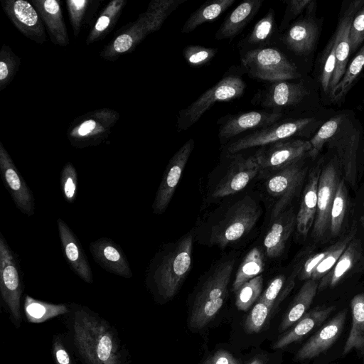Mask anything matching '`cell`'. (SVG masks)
I'll use <instances>...</instances> for the list:
<instances>
[{"label":"cell","mask_w":364,"mask_h":364,"mask_svg":"<svg viewBox=\"0 0 364 364\" xmlns=\"http://www.w3.org/2000/svg\"><path fill=\"white\" fill-rule=\"evenodd\" d=\"M73 336L86 364H122L119 341L110 326L84 309L75 311Z\"/></svg>","instance_id":"obj_1"},{"label":"cell","mask_w":364,"mask_h":364,"mask_svg":"<svg viewBox=\"0 0 364 364\" xmlns=\"http://www.w3.org/2000/svg\"><path fill=\"white\" fill-rule=\"evenodd\" d=\"M186 0H153L138 18L122 28L119 33L104 48L100 56L115 60L132 53L149 34L159 30L169 15Z\"/></svg>","instance_id":"obj_2"},{"label":"cell","mask_w":364,"mask_h":364,"mask_svg":"<svg viewBox=\"0 0 364 364\" xmlns=\"http://www.w3.org/2000/svg\"><path fill=\"white\" fill-rule=\"evenodd\" d=\"M192 249L193 235L188 233L153 259L147 278L161 298L170 299L178 292L191 269Z\"/></svg>","instance_id":"obj_3"},{"label":"cell","mask_w":364,"mask_h":364,"mask_svg":"<svg viewBox=\"0 0 364 364\" xmlns=\"http://www.w3.org/2000/svg\"><path fill=\"white\" fill-rule=\"evenodd\" d=\"M234 259L223 260L210 269L197 291L188 318L190 327L200 330L213 320L222 308L234 268Z\"/></svg>","instance_id":"obj_4"},{"label":"cell","mask_w":364,"mask_h":364,"mask_svg":"<svg viewBox=\"0 0 364 364\" xmlns=\"http://www.w3.org/2000/svg\"><path fill=\"white\" fill-rule=\"evenodd\" d=\"M241 67L248 76L266 83L299 80L296 65L275 44L240 53Z\"/></svg>","instance_id":"obj_5"},{"label":"cell","mask_w":364,"mask_h":364,"mask_svg":"<svg viewBox=\"0 0 364 364\" xmlns=\"http://www.w3.org/2000/svg\"><path fill=\"white\" fill-rule=\"evenodd\" d=\"M245 71L242 67L230 68L220 81L181 109L177 118L178 132L186 131L192 127L216 102H228L242 97L247 86L242 77Z\"/></svg>","instance_id":"obj_6"},{"label":"cell","mask_w":364,"mask_h":364,"mask_svg":"<svg viewBox=\"0 0 364 364\" xmlns=\"http://www.w3.org/2000/svg\"><path fill=\"white\" fill-rule=\"evenodd\" d=\"M315 124L314 117L283 118L229 142L225 147L226 154L232 155L245 149L259 148L296 136H304L311 134Z\"/></svg>","instance_id":"obj_7"},{"label":"cell","mask_w":364,"mask_h":364,"mask_svg":"<svg viewBox=\"0 0 364 364\" xmlns=\"http://www.w3.org/2000/svg\"><path fill=\"white\" fill-rule=\"evenodd\" d=\"M260 215L259 204L251 196H245L230 207L221 220L213 225L209 242L225 248L247 235Z\"/></svg>","instance_id":"obj_8"},{"label":"cell","mask_w":364,"mask_h":364,"mask_svg":"<svg viewBox=\"0 0 364 364\" xmlns=\"http://www.w3.org/2000/svg\"><path fill=\"white\" fill-rule=\"evenodd\" d=\"M119 119V113L104 107L89 112L76 118L67 132L73 147L82 149L103 142Z\"/></svg>","instance_id":"obj_9"},{"label":"cell","mask_w":364,"mask_h":364,"mask_svg":"<svg viewBox=\"0 0 364 364\" xmlns=\"http://www.w3.org/2000/svg\"><path fill=\"white\" fill-rule=\"evenodd\" d=\"M23 289L22 272L17 255L0 232V293L17 328L21 321V298Z\"/></svg>","instance_id":"obj_10"},{"label":"cell","mask_w":364,"mask_h":364,"mask_svg":"<svg viewBox=\"0 0 364 364\" xmlns=\"http://www.w3.org/2000/svg\"><path fill=\"white\" fill-rule=\"evenodd\" d=\"M307 168L302 160L279 170L269 172L265 186L267 192L274 200L272 219L284 212L301 186L306 175Z\"/></svg>","instance_id":"obj_11"},{"label":"cell","mask_w":364,"mask_h":364,"mask_svg":"<svg viewBox=\"0 0 364 364\" xmlns=\"http://www.w3.org/2000/svg\"><path fill=\"white\" fill-rule=\"evenodd\" d=\"M316 1H313L306 10V14L293 21L288 28L278 34L275 45L282 46L287 50L298 56H308L316 47L319 26L313 16Z\"/></svg>","instance_id":"obj_12"},{"label":"cell","mask_w":364,"mask_h":364,"mask_svg":"<svg viewBox=\"0 0 364 364\" xmlns=\"http://www.w3.org/2000/svg\"><path fill=\"white\" fill-rule=\"evenodd\" d=\"M284 115L279 110L262 109L223 116L217 122L219 139L222 144H228L240 134L266 127Z\"/></svg>","instance_id":"obj_13"},{"label":"cell","mask_w":364,"mask_h":364,"mask_svg":"<svg viewBox=\"0 0 364 364\" xmlns=\"http://www.w3.org/2000/svg\"><path fill=\"white\" fill-rule=\"evenodd\" d=\"M309 92L303 81L291 80L266 83L252 97L251 102L266 109L286 111L297 107Z\"/></svg>","instance_id":"obj_14"},{"label":"cell","mask_w":364,"mask_h":364,"mask_svg":"<svg viewBox=\"0 0 364 364\" xmlns=\"http://www.w3.org/2000/svg\"><path fill=\"white\" fill-rule=\"evenodd\" d=\"M309 141L289 139L259 147L253 154L260 172H272L302 160L311 149Z\"/></svg>","instance_id":"obj_15"},{"label":"cell","mask_w":364,"mask_h":364,"mask_svg":"<svg viewBox=\"0 0 364 364\" xmlns=\"http://www.w3.org/2000/svg\"><path fill=\"white\" fill-rule=\"evenodd\" d=\"M359 130L349 118L343 123L338 132L328 142L333 151L339 169L344 180L354 187L357 181V151L359 145Z\"/></svg>","instance_id":"obj_16"},{"label":"cell","mask_w":364,"mask_h":364,"mask_svg":"<svg viewBox=\"0 0 364 364\" xmlns=\"http://www.w3.org/2000/svg\"><path fill=\"white\" fill-rule=\"evenodd\" d=\"M338 165L335 157L321 170L318 186L317 210L313 225L312 235L321 239L329 228L330 212L339 182Z\"/></svg>","instance_id":"obj_17"},{"label":"cell","mask_w":364,"mask_h":364,"mask_svg":"<svg viewBox=\"0 0 364 364\" xmlns=\"http://www.w3.org/2000/svg\"><path fill=\"white\" fill-rule=\"evenodd\" d=\"M229 156L230 161L228 169L212 191L210 196L213 199L242 191L260 172L253 155L249 157L238 154Z\"/></svg>","instance_id":"obj_18"},{"label":"cell","mask_w":364,"mask_h":364,"mask_svg":"<svg viewBox=\"0 0 364 364\" xmlns=\"http://www.w3.org/2000/svg\"><path fill=\"white\" fill-rule=\"evenodd\" d=\"M0 172L5 188L16 208L28 216L35 213V198L11 157L0 141Z\"/></svg>","instance_id":"obj_19"},{"label":"cell","mask_w":364,"mask_h":364,"mask_svg":"<svg viewBox=\"0 0 364 364\" xmlns=\"http://www.w3.org/2000/svg\"><path fill=\"white\" fill-rule=\"evenodd\" d=\"M1 7L14 26L38 44L47 41L43 21L36 9L25 0H1Z\"/></svg>","instance_id":"obj_20"},{"label":"cell","mask_w":364,"mask_h":364,"mask_svg":"<svg viewBox=\"0 0 364 364\" xmlns=\"http://www.w3.org/2000/svg\"><path fill=\"white\" fill-rule=\"evenodd\" d=\"M193 139H188L170 159L152 205L154 214H162L166 210L193 149Z\"/></svg>","instance_id":"obj_21"},{"label":"cell","mask_w":364,"mask_h":364,"mask_svg":"<svg viewBox=\"0 0 364 364\" xmlns=\"http://www.w3.org/2000/svg\"><path fill=\"white\" fill-rule=\"evenodd\" d=\"M364 4V0L348 1L343 6L338 24L334 33L336 39V65L334 74L330 84V93L338 84L346 71L350 55V30L353 19L357 11Z\"/></svg>","instance_id":"obj_22"},{"label":"cell","mask_w":364,"mask_h":364,"mask_svg":"<svg viewBox=\"0 0 364 364\" xmlns=\"http://www.w3.org/2000/svg\"><path fill=\"white\" fill-rule=\"evenodd\" d=\"M346 314L347 309H344L323 326L297 351L294 360H311L330 348L343 332Z\"/></svg>","instance_id":"obj_23"},{"label":"cell","mask_w":364,"mask_h":364,"mask_svg":"<svg viewBox=\"0 0 364 364\" xmlns=\"http://www.w3.org/2000/svg\"><path fill=\"white\" fill-rule=\"evenodd\" d=\"M90 251L95 262L105 271L124 278L133 276L127 258L120 246L107 237L90 242Z\"/></svg>","instance_id":"obj_24"},{"label":"cell","mask_w":364,"mask_h":364,"mask_svg":"<svg viewBox=\"0 0 364 364\" xmlns=\"http://www.w3.org/2000/svg\"><path fill=\"white\" fill-rule=\"evenodd\" d=\"M57 226L63 255L71 269L84 282H93V275L81 244L68 225L61 218Z\"/></svg>","instance_id":"obj_25"},{"label":"cell","mask_w":364,"mask_h":364,"mask_svg":"<svg viewBox=\"0 0 364 364\" xmlns=\"http://www.w3.org/2000/svg\"><path fill=\"white\" fill-rule=\"evenodd\" d=\"M43 23L48 30L51 41L60 46H67L70 43L63 18L60 1L32 0Z\"/></svg>","instance_id":"obj_26"},{"label":"cell","mask_w":364,"mask_h":364,"mask_svg":"<svg viewBox=\"0 0 364 364\" xmlns=\"http://www.w3.org/2000/svg\"><path fill=\"white\" fill-rule=\"evenodd\" d=\"M321 168L315 166L309 173L303 191L299 209L296 214V226L298 232L306 236L314 225L318 200V186Z\"/></svg>","instance_id":"obj_27"},{"label":"cell","mask_w":364,"mask_h":364,"mask_svg":"<svg viewBox=\"0 0 364 364\" xmlns=\"http://www.w3.org/2000/svg\"><path fill=\"white\" fill-rule=\"evenodd\" d=\"M296 215L292 208L285 210L277 216L264 239V247L269 258L279 257L296 225Z\"/></svg>","instance_id":"obj_28"},{"label":"cell","mask_w":364,"mask_h":364,"mask_svg":"<svg viewBox=\"0 0 364 364\" xmlns=\"http://www.w3.org/2000/svg\"><path fill=\"white\" fill-rule=\"evenodd\" d=\"M262 4L263 0H246L240 3L218 28L215 39H233L254 18Z\"/></svg>","instance_id":"obj_29"},{"label":"cell","mask_w":364,"mask_h":364,"mask_svg":"<svg viewBox=\"0 0 364 364\" xmlns=\"http://www.w3.org/2000/svg\"><path fill=\"white\" fill-rule=\"evenodd\" d=\"M275 12L268 9L266 14L258 21L250 33L237 43L240 53L275 44L279 34Z\"/></svg>","instance_id":"obj_30"},{"label":"cell","mask_w":364,"mask_h":364,"mask_svg":"<svg viewBox=\"0 0 364 364\" xmlns=\"http://www.w3.org/2000/svg\"><path fill=\"white\" fill-rule=\"evenodd\" d=\"M335 309V306H319L306 313L289 331L280 336L272 344V348L282 349L300 340L313 329L319 326Z\"/></svg>","instance_id":"obj_31"},{"label":"cell","mask_w":364,"mask_h":364,"mask_svg":"<svg viewBox=\"0 0 364 364\" xmlns=\"http://www.w3.org/2000/svg\"><path fill=\"white\" fill-rule=\"evenodd\" d=\"M360 240L353 239L347 246L333 267L319 281L318 291L333 288L354 267L361 255Z\"/></svg>","instance_id":"obj_32"},{"label":"cell","mask_w":364,"mask_h":364,"mask_svg":"<svg viewBox=\"0 0 364 364\" xmlns=\"http://www.w3.org/2000/svg\"><path fill=\"white\" fill-rule=\"evenodd\" d=\"M318 282L311 279L304 283L280 323L279 332H284L293 326L307 313L318 291Z\"/></svg>","instance_id":"obj_33"},{"label":"cell","mask_w":364,"mask_h":364,"mask_svg":"<svg viewBox=\"0 0 364 364\" xmlns=\"http://www.w3.org/2000/svg\"><path fill=\"white\" fill-rule=\"evenodd\" d=\"M352 325L343 354L352 350L358 351L364 358V293L356 294L350 301Z\"/></svg>","instance_id":"obj_34"},{"label":"cell","mask_w":364,"mask_h":364,"mask_svg":"<svg viewBox=\"0 0 364 364\" xmlns=\"http://www.w3.org/2000/svg\"><path fill=\"white\" fill-rule=\"evenodd\" d=\"M126 4L127 0H112L107 4L86 38L87 46L103 39L112 31Z\"/></svg>","instance_id":"obj_35"},{"label":"cell","mask_w":364,"mask_h":364,"mask_svg":"<svg viewBox=\"0 0 364 364\" xmlns=\"http://www.w3.org/2000/svg\"><path fill=\"white\" fill-rule=\"evenodd\" d=\"M235 0H210L206 1L197 9L185 21L182 33L193 31L199 26L214 21L227 10Z\"/></svg>","instance_id":"obj_36"},{"label":"cell","mask_w":364,"mask_h":364,"mask_svg":"<svg viewBox=\"0 0 364 364\" xmlns=\"http://www.w3.org/2000/svg\"><path fill=\"white\" fill-rule=\"evenodd\" d=\"M364 68V44L360 48L356 55L346 67L344 75L338 84L330 93L332 102H342L356 79Z\"/></svg>","instance_id":"obj_37"},{"label":"cell","mask_w":364,"mask_h":364,"mask_svg":"<svg viewBox=\"0 0 364 364\" xmlns=\"http://www.w3.org/2000/svg\"><path fill=\"white\" fill-rule=\"evenodd\" d=\"M24 311L29 322L38 323L66 314L69 309L65 304L47 303L26 295L24 299Z\"/></svg>","instance_id":"obj_38"},{"label":"cell","mask_w":364,"mask_h":364,"mask_svg":"<svg viewBox=\"0 0 364 364\" xmlns=\"http://www.w3.org/2000/svg\"><path fill=\"white\" fill-rule=\"evenodd\" d=\"M70 24L77 37L82 27L89 23L97 10L100 0H66Z\"/></svg>","instance_id":"obj_39"},{"label":"cell","mask_w":364,"mask_h":364,"mask_svg":"<svg viewBox=\"0 0 364 364\" xmlns=\"http://www.w3.org/2000/svg\"><path fill=\"white\" fill-rule=\"evenodd\" d=\"M264 256L260 249L252 248L244 257L232 283V291L235 292L242 285L260 275L264 269Z\"/></svg>","instance_id":"obj_40"},{"label":"cell","mask_w":364,"mask_h":364,"mask_svg":"<svg viewBox=\"0 0 364 364\" xmlns=\"http://www.w3.org/2000/svg\"><path fill=\"white\" fill-rule=\"evenodd\" d=\"M348 119L346 114H340L326 121L309 140L311 147L308 156L312 159L316 158L323 145L335 136Z\"/></svg>","instance_id":"obj_41"},{"label":"cell","mask_w":364,"mask_h":364,"mask_svg":"<svg viewBox=\"0 0 364 364\" xmlns=\"http://www.w3.org/2000/svg\"><path fill=\"white\" fill-rule=\"evenodd\" d=\"M347 207L348 191L345 180L341 179L338 182L330 212L328 229L331 236L336 237L340 233L343 227Z\"/></svg>","instance_id":"obj_42"},{"label":"cell","mask_w":364,"mask_h":364,"mask_svg":"<svg viewBox=\"0 0 364 364\" xmlns=\"http://www.w3.org/2000/svg\"><path fill=\"white\" fill-rule=\"evenodd\" d=\"M355 235V229H352L336 243L331 246L330 252L314 270L311 277V279L320 281L333 267L348 244L354 239Z\"/></svg>","instance_id":"obj_43"},{"label":"cell","mask_w":364,"mask_h":364,"mask_svg":"<svg viewBox=\"0 0 364 364\" xmlns=\"http://www.w3.org/2000/svg\"><path fill=\"white\" fill-rule=\"evenodd\" d=\"M336 65V39L333 36L323 50L319 65L318 81L325 94H329L330 84L335 72Z\"/></svg>","instance_id":"obj_44"},{"label":"cell","mask_w":364,"mask_h":364,"mask_svg":"<svg viewBox=\"0 0 364 364\" xmlns=\"http://www.w3.org/2000/svg\"><path fill=\"white\" fill-rule=\"evenodd\" d=\"M296 275V272L294 271L285 287V277L283 274L275 277L269 283L259 299L276 308L294 287Z\"/></svg>","instance_id":"obj_45"},{"label":"cell","mask_w":364,"mask_h":364,"mask_svg":"<svg viewBox=\"0 0 364 364\" xmlns=\"http://www.w3.org/2000/svg\"><path fill=\"white\" fill-rule=\"evenodd\" d=\"M263 285L260 274L242 285L235 293V306L243 311H247L259 299Z\"/></svg>","instance_id":"obj_46"},{"label":"cell","mask_w":364,"mask_h":364,"mask_svg":"<svg viewBox=\"0 0 364 364\" xmlns=\"http://www.w3.org/2000/svg\"><path fill=\"white\" fill-rule=\"evenodd\" d=\"M20 65L21 58L8 45L4 44L0 50V91L12 82Z\"/></svg>","instance_id":"obj_47"},{"label":"cell","mask_w":364,"mask_h":364,"mask_svg":"<svg viewBox=\"0 0 364 364\" xmlns=\"http://www.w3.org/2000/svg\"><path fill=\"white\" fill-rule=\"evenodd\" d=\"M275 307L263 301L257 300L245 321V329L248 333L262 331L269 321Z\"/></svg>","instance_id":"obj_48"},{"label":"cell","mask_w":364,"mask_h":364,"mask_svg":"<svg viewBox=\"0 0 364 364\" xmlns=\"http://www.w3.org/2000/svg\"><path fill=\"white\" fill-rule=\"evenodd\" d=\"M218 53L215 48H207L199 45H189L185 47L182 54L188 65L200 67L209 63Z\"/></svg>","instance_id":"obj_49"},{"label":"cell","mask_w":364,"mask_h":364,"mask_svg":"<svg viewBox=\"0 0 364 364\" xmlns=\"http://www.w3.org/2000/svg\"><path fill=\"white\" fill-rule=\"evenodd\" d=\"M60 187L65 200L73 203L77 193V173L71 162L66 163L60 172Z\"/></svg>","instance_id":"obj_50"},{"label":"cell","mask_w":364,"mask_h":364,"mask_svg":"<svg viewBox=\"0 0 364 364\" xmlns=\"http://www.w3.org/2000/svg\"><path fill=\"white\" fill-rule=\"evenodd\" d=\"M286 8L283 18L278 27L279 33L284 31L288 26L306 10L312 0H285Z\"/></svg>","instance_id":"obj_51"},{"label":"cell","mask_w":364,"mask_h":364,"mask_svg":"<svg viewBox=\"0 0 364 364\" xmlns=\"http://www.w3.org/2000/svg\"><path fill=\"white\" fill-rule=\"evenodd\" d=\"M364 41V4L357 11L350 30V54L357 51Z\"/></svg>","instance_id":"obj_52"},{"label":"cell","mask_w":364,"mask_h":364,"mask_svg":"<svg viewBox=\"0 0 364 364\" xmlns=\"http://www.w3.org/2000/svg\"><path fill=\"white\" fill-rule=\"evenodd\" d=\"M53 355L56 364H73L70 357L59 337L53 341Z\"/></svg>","instance_id":"obj_53"},{"label":"cell","mask_w":364,"mask_h":364,"mask_svg":"<svg viewBox=\"0 0 364 364\" xmlns=\"http://www.w3.org/2000/svg\"><path fill=\"white\" fill-rule=\"evenodd\" d=\"M212 364H240L238 360L228 351L220 350L211 358Z\"/></svg>","instance_id":"obj_54"},{"label":"cell","mask_w":364,"mask_h":364,"mask_svg":"<svg viewBox=\"0 0 364 364\" xmlns=\"http://www.w3.org/2000/svg\"><path fill=\"white\" fill-rule=\"evenodd\" d=\"M248 364H267V361L264 358L257 356L253 358Z\"/></svg>","instance_id":"obj_55"},{"label":"cell","mask_w":364,"mask_h":364,"mask_svg":"<svg viewBox=\"0 0 364 364\" xmlns=\"http://www.w3.org/2000/svg\"><path fill=\"white\" fill-rule=\"evenodd\" d=\"M203 364H212L211 358H208V359H206Z\"/></svg>","instance_id":"obj_56"},{"label":"cell","mask_w":364,"mask_h":364,"mask_svg":"<svg viewBox=\"0 0 364 364\" xmlns=\"http://www.w3.org/2000/svg\"><path fill=\"white\" fill-rule=\"evenodd\" d=\"M360 223H361L362 225L364 227V213L360 218Z\"/></svg>","instance_id":"obj_57"},{"label":"cell","mask_w":364,"mask_h":364,"mask_svg":"<svg viewBox=\"0 0 364 364\" xmlns=\"http://www.w3.org/2000/svg\"><path fill=\"white\" fill-rule=\"evenodd\" d=\"M363 152H364V149H363Z\"/></svg>","instance_id":"obj_58"}]
</instances>
